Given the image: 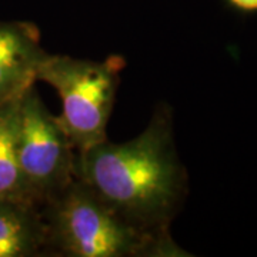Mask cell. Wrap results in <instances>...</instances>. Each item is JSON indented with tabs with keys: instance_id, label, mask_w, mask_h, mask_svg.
I'll list each match as a JSON object with an SVG mask.
<instances>
[{
	"instance_id": "cell-2",
	"label": "cell",
	"mask_w": 257,
	"mask_h": 257,
	"mask_svg": "<svg viewBox=\"0 0 257 257\" xmlns=\"http://www.w3.org/2000/svg\"><path fill=\"white\" fill-rule=\"evenodd\" d=\"M49 254L67 257H184L172 236L123 220L77 177L42 207Z\"/></svg>"
},
{
	"instance_id": "cell-1",
	"label": "cell",
	"mask_w": 257,
	"mask_h": 257,
	"mask_svg": "<svg viewBox=\"0 0 257 257\" xmlns=\"http://www.w3.org/2000/svg\"><path fill=\"white\" fill-rule=\"evenodd\" d=\"M76 177L132 226L172 236L170 224L187 194V172L176 149L170 107L160 104L128 142L104 140L77 152Z\"/></svg>"
},
{
	"instance_id": "cell-7",
	"label": "cell",
	"mask_w": 257,
	"mask_h": 257,
	"mask_svg": "<svg viewBox=\"0 0 257 257\" xmlns=\"http://www.w3.org/2000/svg\"><path fill=\"white\" fill-rule=\"evenodd\" d=\"M20 96L0 101V199L33 202L19 167L18 120Z\"/></svg>"
},
{
	"instance_id": "cell-4",
	"label": "cell",
	"mask_w": 257,
	"mask_h": 257,
	"mask_svg": "<svg viewBox=\"0 0 257 257\" xmlns=\"http://www.w3.org/2000/svg\"><path fill=\"white\" fill-rule=\"evenodd\" d=\"M18 159L29 196L40 207L76 179L77 150L59 116L47 109L35 84L20 96Z\"/></svg>"
},
{
	"instance_id": "cell-6",
	"label": "cell",
	"mask_w": 257,
	"mask_h": 257,
	"mask_svg": "<svg viewBox=\"0 0 257 257\" xmlns=\"http://www.w3.org/2000/svg\"><path fill=\"white\" fill-rule=\"evenodd\" d=\"M49 254L42 207L18 199H0V257Z\"/></svg>"
},
{
	"instance_id": "cell-5",
	"label": "cell",
	"mask_w": 257,
	"mask_h": 257,
	"mask_svg": "<svg viewBox=\"0 0 257 257\" xmlns=\"http://www.w3.org/2000/svg\"><path fill=\"white\" fill-rule=\"evenodd\" d=\"M46 53L36 25L0 20V101L18 97L36 83L37 67Z\"/></svg>"
},
{
	"instance_id": "cell-8",
	"label": "cell",
	"mask_w": 257,
	"mask_h": 257,
	"mask_svg": "<svg viewBox=\"0 0 257 257\" xmlns=\"http://www.w3.org/2000/svg\"><path fill=\"white\" fill-rule=\"evenodd\" d=\"M227 3L243 13H257V0H227Z\"/></svg>"
},
{
	"instance_id": "cell-3",
	"label": "cell",
	"mask_w": 257,
	"mask_h": 257,
	"mask_svg": "<svg viewBox=\"0 0 257 257\" xmlns=\"http://www.w3.org/2000/svg\"><path fill=\"white\" fill-rule=\"evenodd\" d=\"M126 62L121 56L104 60L46 53L36 82L52 86L63 109L59 119L77 152L107 140V124Z\"/></svg>"
}]
</instances>
